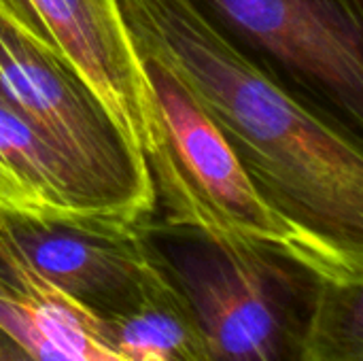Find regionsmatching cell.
I'll return each instance as SVG.
<instances>
[{
  "instance_id": "1",
  "label": "cell",
  "mask_w": 363,
  "mask_h": 361,
  "mask_svg": "<svg viewBox=\"0 0 363 361\" xmlns=\"http://www.w3.org/2000/svg\"><path fill=\"white\" fill-rule=\"evenodd\" d=\"M138 55L162 62L211 117L262 196L363 260L359 136L306 106L196 0H117Z\"/></svg>"
},
{
  "instance_id": "9",
  "label": "cell",
  "mask_w": 363,
  "mask_h": 361,
  "mask_svg": "<svg viewBox=\"0 0 363 361\" xmlns=\"http://www.w3.org/2000/svg\"><path fill=\"white\" fill-rule=\"evenodd\" d=\"M0 213L106 217L91 181L0 89ZM121 221V219H119Z\"/></svg>"
},
{
  "instance_id": "10",
  "label": "cell",
  "mask_w": 363,
  "mask_h": 361,
  "mask_svg": "<svg viewBox=\"0 0 363 361\" xmlns=\"http://www.w3.org/2000/svg\"><path fill=\"white\" fill-rule=\"evenodd\" d=\"M153 238V236H151ZM111 347L128 361H213L198 317L153 243V260L136 296L98 319Z\"/></svg>"
},
{
  "instance_id": "6",
  "label": "cell",
  "mask_w": 363,
  "mask_h": 361,
  "mask_svg": "<svg viewBox=\"0 0 363 361\" xmlns=\"http://www.w3.org/2000/svg\"><path fill=\"white\" fill-rule=\"evenodd\" d=\"M0 230L40 277L98 319L136 296L153 260L151 226L143 223L0 213Z\"/></svg>"
},
{
  "instance_id": "2",
  "label": "cell",
  "mask_w": 363,
  "mask_h": 361,
  "mask_svg": "<svg viewBox=\"0 0 363 361\" xmlns=\"http://www.w3.org/2000/svg\"><path fill=\"white\" fill-rule=\"evenodd\" d=\"M153 106L145 164L162 228L283 257L317 279L363 281V260L302 230L257 189L211 117L157 60L138 55ZM155 228V226H151Z\"/></svg>"
},
{
  "instance_id": "3",
  "label": "cell",
  "mask_w": 363,
  "mask_h": 361,
  "mask_svg": "<svg viewBox=\"0 0 363 361\" xmlns=\"http://www.w3.org/2000/svg\"><path fill=\"white\" fill-rule=\"evenodd\" d=\"M157 230V228H153ZM153 243L187 296L213 361H298L317 277L283 257L189 232Z\"/></svg>"
},
{
  "instance_id": "11",
  "label": "cell",
  "mask_w": 363,
  "mask_h": 361,
  "mask_svg": "<svg viewBox=\"0 0 363 361\" xmlns=\"http://www.w3.org/2000/svg\"><path fill=\"white\" fill-rule=\"evenodd\" d=\"M298 361H363V281H317Z\"/></svg>"
},
{
  "instance_id": "7",
  "label": "cell",
  "mask_w": 363,
  "mask_h": 361,
  "mask_svg": "<svg viewBox=\"0 0 363 361\" xmlns=\"http://www.w3.org/2000/svg\"><path fill=\"white\" fill-rule=\"evenodd\" d=\"M0 15L68 57L145 160L153 106L143 62L130 40L117 0H0Z\"/></svg>"
},
{
  "instance_id": "8",
  "label": "cell",
  "mask_w": 363,
  "mask_h": 361,
  "mask_svg": "<svg viewBox=\"0 0 363 361\" xmlns=\"http://www.w3.org/2000/svg\"><path fill=\"white\" fill-rule=\"evenodd\" d=\"M0 328L38 361H128L100 321L40 277L0 230Z\"/></svg>"
},
{
  "instance_id": "12",
  "label": "cell",
  "mask_w": 363,
  "mask_h": 361,
  "mask_svg": "<svg viewBox=\"0 0 363 361\" xmlns=\"http://www.w3.org/2000/svg\"><path fill=\"white\" fill-rule=\"evenodd\" d=\"M0 361H38L15 336L0 328Z\"/></svg>"
},
{
  "instance_id": "5",
  "label": "cell",
  "mask_w": 363,
  "mask_h": 361,
  "mask_svg": "<svg viewBox=\"0 0 363 361\" xmlns=\"http://www.w3.org/2000/svg\"><path fill=\"white\" fill-rule=\"evenodd\" d=\"M236 43L330 104L359 136L363 0H196Z\"/></svg>"
},
{
  "instance_id": "4",
  "label": "cell",
  "mask_w": 363,
  "mask_h": 361,
  "mask_svg": "<svg viewBox=\"0 0 363 361\" xmlns=\"http://www.w3.org/2000/svg\"><path fill=\"white\" fill-rule=\"evenodd\" d=\"M0 89L91 181L115 219L151 226L155 194L145 160L62 53L0 15Z\"/></svg>"
}]
</instances>
